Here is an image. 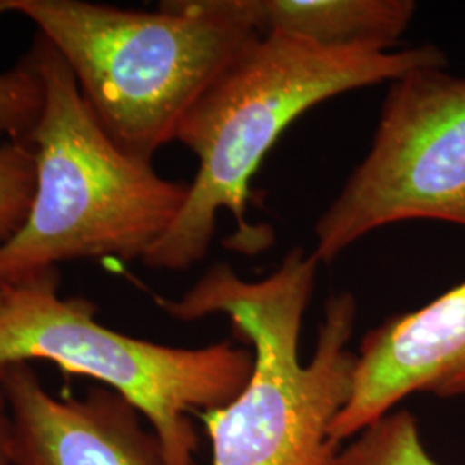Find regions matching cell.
Wrapping results in <instances>:
<instances>
[{"mask_svg": "<svg viewBox=\"0 0 465 465\" xmlns=\"http://www.w3.org/2000/svg\"><path fill=\"white\" fill-rule=\"evenodd\" d=\"M319 264L297 247L264 280L247 282L230 264H216L182 299H155L178 321L230 317L253 351L242 393L202 414L213 465H336L341 443L331 426L353 390L357 302L349 292L326 300L312 359L302 364L300 332Z\"/></svg>", "mask_w": 465, "mask_h": 465, "instance_id": "1", "label": "cell"}, {"mask_svg": "<svg viewBox=\"0 0 465 465\" xmlns=\"http://www.w3.org/2000/svg\"><path fill=\"white\" fill-rule=\"evenodd\" d=\"M420 67H447L434 45L376 52L324 49L290 35H261L226 67L183 117L174 142L199 159L183 209L145 253L157 271H184L205 259L226 211L236 232L226 247L264 249L266 230L247 221L250 183L267 152L303 113L324 100L395 82Z\"/></svg>", "mask_w": 465, "mask_h": 465, "instance_id": "2", "label": "cell"}, {"mask_svg": "<svg viewBox=\"0 0 465 465\" xmlns=\"http://www.w3.org/2000/svg\"><path fill=\"white\" fill-rule=\"evenodd\" d=\"M34 21L117 145L152 163L202 94L257 34L232 0H173L153 13L84 0H0Z\"/></svg>", "mask_w": 465, "mask_h": 465, "instance_id": "3", "label": "cell"}, {"mask_svg": "<svg viewBox=\"0 0 465 465\" xmlns=\"http://www.w3.org/2000/svg\"><path fill=\"white\" fill-rule=\"evenodd\" d=\"M28 54L44 84L30 136L34 200L23 226L0 243V282L66 261H142L183 209L190 183L163 178L117 145L44 35Z\"/></svg>", "mask_w": 465, "mask_h": 465, "instance_id": "4", "label": "cell"}, {"mask_svg": "<svg viewBox=\"0 0 465 465\" xmlns=\"http://www.w3.org/2000/svg\"><path fill=\"white\" fill-rule=\"evenodd\" d=\"M57 267L2 284L0 374L13 364L52 362L128 400L157 434L166 465H199L192 414L221 409L247 386L252 349L221 341L178 349L117 332L97 305L59 293Z\"/></svg>", "mask_w": 465, "mask_h": 465, "instance_id": "5", "label": "cell"}, {"mask_svg": "<svg viewBox=\"0 0 465 465\" xmlns=\"http://www.w3.org/2000/svg\"><path fill=\"white\" fill-rule=\"evenodd\" d=\"M412 219L465 228V78L420 67L391 82L372 145L314 228L331 262L382 226Z\"/></svg>", "mask_w": 465, "mask_h": 465, "instance_id": "6", "label": "cell"}, {"mask_svg": "<svg viewBox=\"0 0 465 465\" xmlns=\"http://www.w3.org/2000/svg\"><path fill=\"white\" fill-rule=\"evenodd\" d=\"M417 393L465 395V282L366 332L351 395L332 422V440L353 438Z\"/></svg>", "mask_w": 465, "mask_h": 465, "instance_id": "7", "label": "cell"}, {"mask_svg": "<svg viewBox=\"0 0 465 465\" xmlns=\"http://www.w3.org/2000/svg\"><path fill=\"white\" fill-rule=\"evenodd\" d=\"M16 465H166L161 441L128 400L104 386L50 393L32 364L2 371Z\"/></svg>", "mask_w": 465, "mask_h": 465, "instance_id": "8", "label": "cell"}, {"mask_svg": "<svg viewBox=\"0 0 465 465\" xmlns=\"http://www.w3.org/2000/svg\"><path fill=\"white\" fill-rule=\"evenodd\" d=\"M232 7L259 35L376 52H391L417 9L412 0H232Z\"/></svg>", "mask_w": 465, "mask_h": 465, "instance_id": "9", "label": "cell"}, {"mask_svg": "<svg viewBox=\"0 0 465 465\" xmlns=\"http://www.w3.org/2000/svg\"><path fill=\"white\" fill-rule=\"evenodd\" d=\"M336 465H440L422 441L417 417L395 409L350 438Z\"/></svg>", "mask_w": 465, "mask_h": 465, "instance_id": "10", "label": "cell"}, {"mask_svg": "<svg viewBox=\"0 0 465 465\" xmlns=\"http://www.w3.org/2000/svg\"><path fill=\"white\" fill-rule=\"evenodd\" d=\"M44 107V84L30 54L0 73V138L28 142Z\"/></svg>", "mask_w": 465, "mask_h": 465, "instance_id": "11", "label": "cell"}, {"mask_svg": "<svg viewBox=\"0 0 465 465\" xmlns=\"http://www.w3.org/2000/svg\"><path fill=\"white\" fill-rule=\"evenodd\" d=\"M35 192V153L28 142H0V243L23 226Z\"/></svg>", "mask_w": 465, "mask_h": 465, "instance_id": "12", "label": "cell"}, {"mask_svg": "<svg viewBox=\"0 0 465 465\" xmlns=\"http://www.w3.org/2000/svg\"><path fill=\"white\" fill-rule=\"evenodd\" d=\"M13 414L9 399L2 382L0 374V465L15 464V453H13Z\"/></svg>", "mask_w": 465, "mask_h": 465, "instance_id": "13", "label": "cell"}, {"mask_svg": "<svg viewBox=\"0 0 465 465\" xmlns=\"http://www.w3.org/2000/svg\"><path fill=\"white\" fill-rule=\"evenodd\" d=\"M0 297H2V282H0Z\"/></svg>", "mask_w": 465, "mask_h": 465, "instance_id": "14", "label": "cell"}]
</instances>
